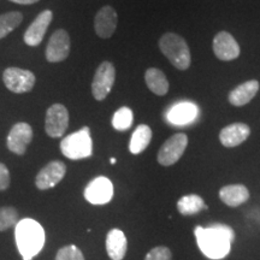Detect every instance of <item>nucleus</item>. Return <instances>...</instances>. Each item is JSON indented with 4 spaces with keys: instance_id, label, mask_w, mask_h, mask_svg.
I'll list each match as a JSON object with an SVG mask.
<instances>
[{
    "instance_id": "nucleus-1",
    "label": "nucleus",
    "mask_w": 260,
    "mask_h": 260,
    "mask_svg": "<svg viewBox=\"0 0 260 260\" xmlns=\"http://www.w3.org/2000/svg\"><path fill=\"white\" fill-rule=\"evenodd\" d=\"M194 235L201 252L212 260L223 259L229 254L230 247L235 240L233 228L220 223L211 224L207 228L197 226Z\"/></svg>"
},
{
    "instance_id": "nucleus-2",
    "label": "nucleus",
    "mask_w": 260,
    "mask_h": 260,
    "mask_svg": "<svg viewBox=\"0 0 260 260\" xmlns=\"http://www.w3.org/2000/svg\"><path fill=\"white\" fill-rule=\"evenodd\" d=\"M16 243L23 260H31L40 253L45 245V232L37 220L25 218L19 220L15 230Z\"/></svg>"
},
{
    "instance_id": "nucleus-3",
    "label": "nucleus",
    "mask_w": 260,
    "mask_h": 260,
    "mask_svg": "<svg viewBox=\"0 0 260 260\" xmlns=\"http://www.w3.org/2000/svg\"><path fill=\"white\" fill-rule=\"evenodd\" d=\"M159 50L169 61L178 70L189 69L191 56L188 44L183 38L175 32H165L159 39Z\"/></svg>"
},
{
    "instance_id": "nucleus-4",
    "label": "nucleus",
    "mask_w": 260,
    "mask_h": 260,
    "mask_svg": "<svg viewBox=\"0 0 260 260\" xmlns=\"http://www.w3.org/2000/svg\"><path fill=\"white\" fill-rule=\"evenodd\" d=\"M60 151L64 157L71 160L89 158L93 152V142L90 138V129L83 126L73 134L68 135L60 142Z\"/></svg>"
},
{
    "instance_id": "nucleus-5",
    "label": "nucleus",
    "mask_w": 260,
    "mask_h": 260,
    "mask_svg": "<svg viewBox=\"0 0 260 260\" xmlns=\"http://www.w3.org/2000/svg\"><path fill=\"white\" fill-rule=\"evenodd\" d=\"M116 81V69L111 61H103L96 68L92 81V94L98 102H103L111 92Z\"/></svg>"
},
{
    "instance_id": "nucleus-6",
    "label": "nucleus",
    "mask_w": 260,
    "mask_h": 260,
    "mask_svg": "<svg viewBox=\"0 0 260 260\" xmlns=\"http://www.w3.org/2000/svg\"><path fill=\"white\" fill-rule=\"evenodd\" d=\"M188 146V136L183 133L172 135L159 148L157 160L162 167H171L180 160Z\"/></svg>"
},
{
    "instance_id": "nucleus-7",
    "label": "nucleus",
    "mask_w": 260,
    "mask_h": 260,
    "mask_svg": "<svg viewBox=\"0 0 260 260\" xmlns=\"http://www.w3.org/2000/svg\"><path fill=\"white\" fill-rule=\"evenodd\" d=\"M3 81L10 92L15 94L29 93L34 88L35 75L31 71L21 69V68H8L3 73Z\"/></svg>"
},
{
    "instance_id": "nucleus-8",
    "label": "nucleus",
    "mask_w": 260,
    "mask_h": 260,
    "mask_svg": "<svg viewBox=\"0 0 260 260\" xmlns=\"http://www.w3.org/2000/svg\"><path fill=\"white\" fill-rule=\"evenodd\" d=\"M69 126V112L61 104H53L46 111L45 132L50 138L58 139L64 135Z\"/></svg>"
},
{
    "instance_id": "nucleus-9",
    "label": "nucleus",
    "mask_w": 260,
    "mask_h": 260,
    "mask_svg": "<svg viewBox=\"0 0 260 260\" xmlns=\"http://www.w3.org/2000/svg\"><path fill=\"white\" fill-rule=\"evenodd\" d=\"M70 54V37L64 29H57L51 35L46 46V59L48 63H60Z\"/></svg>"
},
{
    "instance_id": "nucleus-10",
    "label": "nucleus",
    "mask_w": 260,
    "mask_h": 260,
    "mask_svg": "<svg viewBox=\"0 0 260 260\" xmlns=\"http://www.w3.org/2000/svg\"><path fill=\"white\" fill-rule=\"evenodd\" d=\"M67 174V165L60 160H52L39 171L35 177V186L40 190L56 187Z\"/></svg>"
},
{
    "instance_id": "nucleus-11",
    "label": "nucleus",
    "mask_w": 260,
    "mask_h": 260,
    "mask_svg": "<svg viewBox=\"0 0 260 260\" xmlns=\"http://www.w3.org/2000/svg\"><path fill=\"white\" fill-rule=\"evenodd\" d=\"M32 128L28 123L19 122L10 130L6 146L9 151L17 155H23L32 140Z\"/></svg>"
},
{
    "instance_id": "nucleus-12",
    "label": "nucleus",
    "mask_w": 260,
    "mask_h": 260,
    "mask_svg": "<svg viewBox=\"0 0 260 260\" xmlns=\"http://www.w3.org/2000/svg\"><path fill=\"white\" fill-rule=\"evenodd\" d=\"M113 197L112 182L107 177L99 176L87 184L84 189V198L93 205H105L110 203Z\"/></svg>"
},
{
    "instance_id": "nucleus-13",
    "label": "nucleus",
    "mask_w": 260,
    "mask_h": 260,
    "mask_svg": "<svg viewBox=\"0 0 260 260\" xmlns=\"http://www.w3.org/2000/svg\"><path fill=\"white\" fill-rule=\"evenodd\" d=\"M52 19H53V12L51 10H45L37 16L23 35V40L28 46L37 47L41 44Z\"/></svg>"
},
{
    "instance_id": "nucleus-14",
    "label": "nucleus",
    "mask_w": 260,
    "mask_h": 260,
    "mask_svg": "<svg viewBox=\"0 0 260 260\" xmlns=\"http://www.w3.org/2000/svg\"><path fill=\"white\" fill-rule=\"evenodd\" d=\"M213 53L219 60L230 61L240 56V46L234 37L228 31H219L212 42Z\"/></svg>"
},
{
    "instance_id": "nucleus-15",
    "label": "nucleus",
    "mask_w": 260,
    "mask_h": 260,
    "mask_svg": "<svg viewBox=\"0 0 260 260\" xmlns=\"http://www.w3.org/2000/svg\"><path fill=\"white\" fill-rule=\"evenodd\" d=\"M118 16L116 10L110 5L103 6L94 17V30L102 39H110L116 31Z\"/></svg>"
},
{
    "instance_id": "nucleus-16",
    "label": "nucleus",
    "mask_w": 260,
    "mask_h": 260,
    "mask_svg": "<svg viewBox=\"0 0 260 260\" xmlns=\"http://www.w3.org/2000/svg\"><path fill=\"white\" fill-rule=\"evenodd\" d=\"M251 135V128L245 123H233L220 130L219 141L224 147L233 148L240 146Z\"/></svg>"
},
{
    "instance_id": "nucleus-17",
    "label": "nucleus",
    "mask_w": 260,
    "mask_h": 260,
    "mask_svg": "<svg viewBox=\"0 0 260 260\" xmlns=\"http://www.w3.org/2000/svg\"><path fill=\"white\" fill-rule=\"evenodd\" d=\"M128 249V241L124 233L119 229H111L106 235V252L111 260H123Z\"/></svg>"
},
{
    "instance_id": "nucleus-18",
    "label": "nucleus",
    "mask_w": 260,
    "mask_h": 260,
    "mask_svg": "<svg viewBox=\"0 0 260 260\" xmlns=\"http://www.w3.org/2000/svg\"><path fill=\"white\" fill-rule=\"evenodd\" d=\"M259 88L260 84L256 80L246 81V82L237 86L236 88H234L232 92L229 93L228 100H229V103L234 106H245L251 102V100H253V98H254L256 95V93H258Z\"/></svg>"
},
{
    "instance_id": "nucleus-19",
    "label": "nucleus",
    "mask_w": 260,
    "mask_h": 260,
    "mask_svg": "<svg viewBox=\"0 0 260 260\" xmlns=\"http://www.w3.org/2000/svg\"><path fill=\"white\" fill-rule=\"evenodd\" d=\"M219 199L226 206L237 207L249 199V190L243 184H229L220 188Z\"/></svg>"
},
{
    "instance_id": "nucleus-20",
    "label": "nucleus",
    "mask_w": 260,
    "mask_h": 260,
    "mask_svg": "<svg viewBox=\"0 0 260 260\" xmlns=\"http://www.w3.org/2000/svg\"><path fill=\"white\" fill-rule=\"evenodd\" d=\"M145 82L155 95L162 96L169 92V81L165 74L157 68H149L145 73Z\"/></svg>"
},
{
    "instance_id": "nucleus-21",
    "label": "nucleus",
    "mask_w": 260,
    "mask_h": 260,
    "mask_svg": "<svg viewBox=\"0 0 260 260\" xmlns=\"http://www.w3.org/2000/svg\"><path fill=\"white\" fill-rule=\"evenodd\" d=\"M198 115V107L191 103H181L175 105L168 113L169 121L174 124L190 123Z\"/></svg>"
},
{
    "instance_id": "nucleus-22",
    "label": "nucleus",
    "mask_w": 260,
    "mask_h": 260,
    "mask_svg": "<svg viewBox=\"0 0 260 260\" xmlns=\"http://www.w3.org/2000/svg\"><path fill=\"white\" fill-rule=\"evenodd\" d=\"M152 140V129L146 124H140L130 139L129 149L133 154H140L148 147Z\"/></svg>"
},
{
    "instance_id": "nucleus-23",
    "label": "nucleus",
    "mask_w": 260,
    "mask_h": 260,
    "mask_svg": "<svg viewBox=\"0 0 260 260\" xmlns=\"http://www.w3.org/2000/svg\"><path fill=\"white\" fill-rule=\"evenodd\" d=\"M177 210L182 216H193L199 213L200 211L207 210V206L199 195L189 194L184 195L177 201Z\"/></svg>"
},
{
    "instance_id": "nucleus-24",
    "label": "nucleus",
    "mask_w": 260,
    "mask_h": 260,
    "mask_svg": "<svg viewBox=\"0 0 260 260\" xmlns=\"http://www.w3.org/2000/svg\"><path fill=\"white\" fill-rule=\"evenodd\" d=\"M23 21V14L19 11H10L0 15V40L8 37Z\"/></svg>"
},
{
    "instance_id": "nucleus-25",
    "label": "nucleus",
    "mask_w": 260,
    "mask_h": 260,
    "mask_svg": "<svg viewBox=\"0 0 260 260\" xmlns=\"http://www.w3.org/2000/svg\"><path fill=\"white\" fill-rule=\"evenodd\" d=\"M133 111L129 107L123 106L121 109H118L115 112V115L112 117V126L118 132H124L128 130L133 124Z\"/></svg>"
},
{
    "instance_id": "nucleus-26",
    "label": "nucleus",
    "mask_w": 260,
    "mask_h": 260,
    "mask_svg": "<svg viewBox=\"0 0 260 260\" xmlns=\"http://www.w3.org/2000/svg\"><path fill=\"white\" fill-rule=\"evenodd\" d=\"M19 222L18 211L12 206L0 207V232L14 228Z\"/></svg>"
},
{
    "instance_id": "nucleus-27",
    "label": "nucleus",
    "mask_w": 260,
    "mask_h": 260,
    "mask_svg": "<svg viewBox=\"0 0 260 260\" xmlns=\"http://www.w3.org/2000/svg\"><path fill=\"white\" fill-rule=\"evenodd\" d=\"M56 260H84V256L76 246H64L57 252Z\"/></svg>"
},
{
    "instance_id": "nucleus-28",
    "label": "nucleus",
    "mask_w": 260,
    "mask_h": 260,
    "mask_svg": "<svg viewBox=\"0 0 260 260\" xmlns=\"http://www.w3.org/2000/svg\"><path fill=\"white\" fill-rule=\"evenodd\" d=\"M171 251L165 246H158L152 248L145 256V260H171Z\"/></svg>"
},
{
    "instance_id": "nucleus-29",
    "label": "nucleus",
    "mask_w": 260,
    "mask_h": 260,
    "mask_svg": "<svg viewBox=\"0 0 260 260\" xmlns=\"http://www.w3.org/2000/svg\"><path fill=\"white\" fill-rule=\"evenodd\" d=\"M10 171L8 167L0 162V191L6 190L10 187Z\"/></svg>"
},
{
    "instance_id": "nucleus-30",
    "label": "nucleus",
    "mask_w": 260,
    "mask_h": 260,
    "mask_svg": "<svg viewBox=\"0 0 260 260\" xmlns=\"http://www.w3.org/2000/svg\"><path fill=\"white\" fill-rule=\"evenodd\" d=\"M10 2L15 3V4H19V5H32V4H37V3L40 2V0H10Z\"/></svg>"
},
{
    "instance_id": "nucleus-31",
    "label": "nucleus",
    "mask_w": 260,
    "mask_h": 260,
    "mask_svg": "<svg viewBox=\"0 0 260 260\" xmlns=\"http://www.w3.org/2000/svg\"><path fill=\"white\" fill-rule=\"evenodd\" d=\"M116 162V159L115 158H111V164H115Z\"/></svg>"
}]
</instances>
